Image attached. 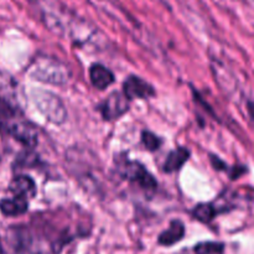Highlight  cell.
<instances>
[{
    "label": "cell",
    "instance_id": "obj_7",
    "mask_svg": "<svg viewBox=\"0 0 254 254\" xmlns=\"http://www.w3.org/2000/svg\"><path fill=\"white\" fill-rule=\"evenodd\" d=\"M123 92L129 99H146L155 96V89L153 88V86L136 76H130L126 79L123 84Z\"/></svg>",
    "mask_w": 254,
    "mask_h": 254
},
{
    "label": "cell",
    "instance_id": "obj_18",
    "mask_svg": "<svg viewBox=\"0 0 254 254\" xmlns=\"http://www.w3.org/2000/svg\"><path fill=\"white\" fill-rule=\"evenodd\" d=\"M0 253H1V250H0Z\"/></svg>",
    "mask_w": 254,
    "mask_h": 254
},
{
    "label": "cell",
    "instance_id": "obj_1",
    "mask_svg": "<svg viewBox=\"0 0 254 254\" xmlns=\"http://www.w3.org/2000/svg\"><path fill=\"white\" fill-rule=\"evenodd\" d=\"M42 22L59 36L69 39L78 46L101 50L104 36L96 26L77 16L73 11L56 0H32Z\"/></svg>",
    "mask_w": 254,
    "mask_h": 254
},
{
    "label": "cell",
    "instance_id": "obj_5",
    "mask_svg": "<svg viewBox=\"0 0 254 254\" xmlns=\"http://www.w3.org/2000/svg\"><path fill=\"white\" fill-rule=\"evenodd\" d=\"M121 174L124 179L136 184L139 188L145 191H154L158 186V183L153 175L136 161H126L121 166Z\"/></svg>",
    "mask_w": 254,
    "mask_h": 254
},
{
    "label": "cell",
    "instance_id": "obj_16",
    "mask_svg": "<svg viewBox=\"0 0 254 254\" xmlns=\"http://www.w3.org/2000/svg\"><path fill=\"white\" fill-rule=\"evenodd\" d=\"M212 164L215 165V168L217 170H222V169H226V165L220 160L218 158H212Z\"/></svg>",
    "mask_w": 254,
    "mask_h": 254
},
{
    "label": "cell",
    "instance_id": "obj_17",
    "mask_svg": "<svg viewBox=\"0 0 254 254\" xmlns=\"http://www.w3.org/2000/svg\"><path fill=\"white\" fill-rule=\"evenodd\" d=\"M248 112H250L251 117H252V119L254 121V102H250L248 103Z\"/></svg>",
    "mask_w": 254,
    "mask_h": 254
},
{
    "label": "cell",
    "instance_id": "obj_9",
    "mask_svg": "<svg viewBox=\"0 0 254 254\" xmlns=\"http://www.w3.org/2000/svg\"><path fill=\"white\" fill-rule=\"evenodd\" d=\"M89 79H91V83L96 88L103 91V89H106L107 87L113 83L114 74L111 69L107 68L103 64H94L89 68Z\"/></svg>",
    "mask_w": 254,
    "mask_h": 254
},
{
    "label": "cell",
    "instance_id": "obj_4",
    "mask_svg": "<svg viewBox=\"0 0 254 254\" xmlns=\"http://www.w3.org/2000/svg\"><path fill=\"white\" fill-rule=\"evenodd\" d=\"M37 108L45 114L50 122L61 124L66 121L67 112L64 104L55 93L47 91H39L36 97Z\"/></svg>",
    "mask_w": 254,
    "mask_h": 254
},
{
    "label": "cell",
    "instance_id": "obj_12",
    "mask_svg": "<svg viewBox=\"0 0 254 254\" xmlns=\"http://www.w3.org/2000/svg\"><path fill=\"white\" fill-rule=\"evenodd\" d=\"M190 156V151L186 148H178L169 153L165 163H164V171L166 173H174V171L180 170L181 166L188 161Z\"/></svg>",
    "mask_w": 254,
    "mask_h": 254
},
{
    "label": "cell",
    "instance_id": "obj_15",
    "mask_svg": "<svg viewBox=\"0 0 254 254\" xmlns=\"http://www.w3.org/2000/svg\"><path fill=\"white\" fill-rule=\"evenodd\" d=\"M141 141H143V144L145 145V148L150 151L156 150V149L160 148L161 145L160 139H159L155 134L150 133V131H143V134H141Z\"/></svg>",
    "mask_w": 254,
    "mask_h": 254
},
{
    "label": "cell",
    "instance_id": "obj_13",
    "mask_svg": "<svg viewBox=\"0 0 254 254\" xmlns=\"http://www.w3.org/2000/svg\"><path fill=\"white\" fill-rule=\"evenodd\" d=\"M221 212V210L218 208V206H216L215 203H201L197 205L192 211L193 217L197 218L198 221L203 223H208Z\"/></svg>",
    "mask_w": 254,
    "mask_h": 254
},
{
    "label": "cell",
    "instance_id": "obj_8",
    "mask_svg": "<svg viewBox=\"0 0 254 254\" xmlns=\"http://www.w3.org/2000/svg\"><path fill=\"white\" fill-rule=\"evenodd\" d=\"M9 190L14 196H20L26 200H30L36 195L35 181L26 175H20L12 179L9 185Z\"/></svg>",
    "mask_w": 254,
    "mask_h": 254
},
{
    "label": "cell",
    "instance_id": "obj_11",
    "mask_svg": "<svg viewBox=\"0 0 254 254\" xmlns=\"http://www.w3.org/2000/svg\"><path fill=\"white\" fill-rule=\"evenodd\" d=\"M184 236H185V226L181 221L175 220L170 223L168 230H165L159 236L158 242L161 246H173L180 242Z\"/></svg>",
    "mask_w": 254,
    "mask_h": 254
},
{
    "label": "cell",
    "instance_id": "obj_2",
    "mask_svg": "<svg viewBox=\"0 0 254 254\" xmlns=\"http://www.w3.org/2000/svg\"><path fill=\"white\" fill-rule=\"evenodd\" d=\"M0 133L12 136L25 146H35L39 133L34 124L27 122L11 104L0 97Z\"/></svg>",
    "mask_w": 254,
    "mask_h": 254
},
{
    "label": "cell",
    "instance_id": "obj_6",
    "mask_svg": "<svg viewBox=\"0 0 254 254\" xmlns=\"http://www.w3.org/2000/svg\"><path fill=\"white\" fill-rule=\"evenodd\" d=\"M129 109V98L124 92H113L101 104L99 112L106 121H113L127 113Z\"/></svg>",
    "mask_w": 254,
    "mask_h": 254
},
{
    "label": "cell",
    "instance_id": "obj_14",
    "mask_svg": "<svg viewBox=\"0 0 254 254\" xmlns=\"http://www.w3.org/2000/svg\"><path fill=\"white\" fill-rule=\"evenodd\" d=\"M225 246L218 242H202L195 247L196 254H223Z\"/></svg>",
    "mask_w": 254,
    "mask_h": 254
},
{
    "label": "cell",
    "instance_id": "obj_3",
    "mask_svg": "<svg viewBox=\"0 0 254 254\" xmlns=\"http://www.w3.org/2000/svg\"><path fill=\"white\" fill-rule=\"evenodd\" d=\"M32 78L39 79L44 83L62 86L71 78L68 66L52 57H39L30 68Z\"/></svg>",
    "mask_w": 254,
    "mask_h": 254
},
{
    "label": "cell",
    "instance_id": "obj_10",
    "mask_svg": "<svg viewBox=\"0 0 254 254\" xmlns=\"http://www.w3.org/2000/svg\"><path fill=\"white\" fill-rule=\"evenodd\" d=\"M27 208H29V200L20 196H14L12 198H5L0 201V211L2 215L9 217L24 215Z\"/></svg>",
    "mask_w": 254,
    "mask_h": 254
}]
</instances>
